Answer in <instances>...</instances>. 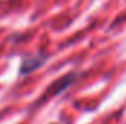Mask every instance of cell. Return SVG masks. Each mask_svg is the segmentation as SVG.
I'll return each mask as SVG.
<instances>
[{
  "instance_id": "1",
  "label": "cell",
  "mask_w": 126,
  "mask_h": 124,
  "mask_svg": "<svg viewBox=\"0 0 126 124\" xmlns=\"http://www.w3.org/2000/svg\"><path fill=\"white\" fill-rule=\"evenodd\" d=\"M44 60H46L44 56H37V57H32V59H27V60H24V63H22L21 72L22 73H30L32 70L38 69L44 63Z\"/></svg>"
}]
</instances>
